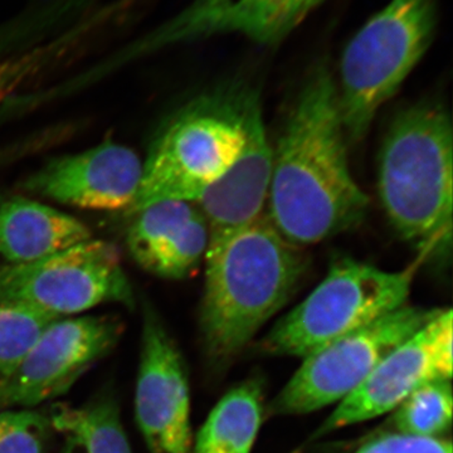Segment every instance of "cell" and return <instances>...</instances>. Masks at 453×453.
Listing matches in <instances>:
<instances>
[{
    "instance_id": "obj_11",
    "label": "cell",
    "mask_w": 453,
    "mask_h": 453,
    "mask_svg": "<svg viewBox=\"0 0 453 453\" xmlns=\"http://www.w3.org/2000/svg\"><path fill=\"white\" fill-rule=\"evenodd\" d=\"M136 419L151 453H192L189 386L183 359L153 310H145Z\"/></svg>"
},
{
    "instance_id": "obj_4",
    "label": "cell",
    "mask_w": 453,
    "mask_h": 453,
    "mask_svg": "<svg viewBox=\"0 0 453 453\" xmlns=\"http://www.w3.org/2000/svg\"><path fill=\"white\" fill-rule=\"evenodd\" d=\"M251 86L232 82L196 98L173 119L142 163L129 211L157 202H196L234 162L243 145V112Z\"/></svg>"
},
{
    "instance_id": "obj_9",
    "label": "cell",
    "mask_w": 453,
    "mask_h": 453,
    "mask_svg": "<svg viewBox=\"0 0 453 453\" xmlns=\"http://www.w3.org/2000/svg\"><path fill=\"white\" fill-rule=\"evenodd\" d=\"M120 332L118 321L104 316L57 319L19 365L0 377V411L28 410L64 395L111 350Z\"/></svg>"
},
{
    "instance_id": "obj_1",
    "label": "cell",
    "mask_w": 453,
    "mask_h": 453,
    "mask_svg": "<svg viewBox=\"0 0 453 453\" xmlns=\"http://www.w3.org/2000/svg\"><path fill=\"white\" fill-rule=\"evenodd\" d=\"M336 79L321 59L312 65L276 144L268 219L306 247L362 225L369 198L351 174Z\"/></svg>"
},
{
    "instance_id": "obj_22",
    "label": "cell",
    "mask_w": 453,
    "mask_h": 453,
    "mask_svg": "<svg viewBox=\"0 0 453 453\" xmlns=\"http://www.w3.org/2000/svg\"><path fill=\"white\" fill-rule=\"evenodd\" d=\"M357 453H452V445L442 438L393 434L366 443Z\"/></svg>"
},
{
    "instance_id": "obj_20",
    "label": "cell",
    "mask_w": 453,
    "mask_h": 453,
    "mask_svg": "<svg viewBox=\"0 0 453 453\" xmlns=\"http://www.w3.org/2000/svg\"><path fill=\"white\" fill-rule=\"evenodd\" d=\"M57 319L27 306L0 303V377L19 365Z\"/></svg>"
},
{
    "instance_id": "obj_13",
    "label": "cell",
    "mask_w": 453,
    "mask_h": 453,
    "mask_svg": "<svg viewBox=\"0 0 453 453\" xmlns=\"http://www.w3.org/2000/svg\"><path fill=\"white\" fill-rule=\"evenodd\" d=\"M326 0H192L146 40L149 50L240 35L259 46L285 41Z\"/></svg>"
},
{
    "instance_id": "obj_16",
    "label": "cell",
    "mask_w": 453,
    "mask_h": 453,
    "mask_svg": "<svg viewBox=\"0 0 453 453\" xmlns=\"http://www.w3.org/2000/svg\"><path fill=\"white\" fill-rule=\"evenodd\" d=\"M92 240L88 226L70 214L25 196L0 202V256L29 264Z\"/></svg>"
},
{
    "instance_id": "obj_14",
    "label": "cell",
    "mask_w": 453,
    "mask_h": 453,
    "mask_svg": "<svg viewBox=\"0 0 453 453\" xmlns=\"http://www.w3.org/2000/svg\"><path fill=\"white\" fill-rule=\"evenodd\" d=\"M142 175V162L133 149L107 142L52 160L26 181V188L83 210L129 211Z\"/></svg>"
},
{
    "instance_id": "obj_19",
    "label": "cell",
    "mask_w": 453,
    "mask_h": 453,
    "mask_svg": "<svg viewBox=\"0 0 453 453\" xmlns=\"http://www.w3.org/2000/svg\"><path fill=\"white\" fill-rule=\"evenodd\" d=\"M451 380L429 381L395 410L392 427L404 436L438 438L452 423Z\"/></svg>"
},
{
    "instance_id": "obj_5",
    "label": "cell",
    "mask_w": 453,
    "mask_h": 453,
    "mask_svg": "<svg viewBox=\"0 0 453 453\" xmlns=\"http://www.w3.org/2000/svg\"><path fill=\"white\" fill-rule=\"evenodd\" d=\"M438 0H389L349 41L339 65V107L349 145L421 62L436 33Z\"/></svg>"
},
{
    "instance_id": "obj_10",
    "label": "cell",
    "mask_w": 453,
    "mask_h": 453,
    "mask_svg": "<svg viewBox=\"0 0 453 453\" xmlns=\"http://www.w3.org/2000/svg\"><path fill=\"white\" fill-rule=\"evenodd\" d=\"M453 312L441 309L422 329L384 357L368 380L340 402L318 436L395 411L425 384L451 380Z\"/></svg>"
},
{
    "instance_id": "obj_2",
    "label": "cell",
    "mask_w": 453,
    "mask_h": 453,
    "mask_svg": "<svg viewBox=\"0 0 453 453\" xmlns=\"http://www.w3.org/2000/svg\"><path fill=\"white\" fill-rule=\"evenodd\" d=\"M378 196L390 226L422 264L449 265L453 130L441 104L418 103L395 116L378 160Z\"/></svg>"
},
{
    "instance_id": "obj_21",
    "label": "cell",
    "mask_w": 453,
    "mask_h": 453,
    "mask_svg": "<svg viewBox=\"0 0 453 453\" xmlns=\"http://www.w3.org/2000/svg\"><path fill=\"white\" fill-rule=\"evenodd\" d=\"M49 427V418L35 411H0V453H43Z\"/></svg>"
},
{
    "instance_id": "obj_3",
    "label": "cell",
    "mask_w": 453,
    "mask_h": 453,
    "mask_svg": "<svg viewBox=\"0 0 453 453\" xmlns=\"http://www.w3.org/2000/svg\"><path fill=\"white\" fill-rule=\"evenodd\" d=\"M201 325L208 354L226 363L288 303L305 275L303 249L259 219L205 253Z\"/></svg>"
},
{
    "instance_id": "obj_12",
    "label": "cell",
    "mask_w": 453,
    "mask_h": 453,
    "mask_svg": "<svg viewBox=\"0 0 453 453\" xmlns=\"http://www.w3.org/2000/svg\"><path fill=\"white\" fill-rule=\"evenodd\" d=\"M243 130L240 154L196 202L210 231L208 250L216 249L255 222L267 204L273 145L268 138L259 92L252 86L244 103Z\"/></svg>"
},
{
    "instance_id": "obj_6",
    "label": "cell",
    "mask_w": 453,
    "mask_h": 453,
    "mask_svg": "<svg viewBox=\"0 0 453 453\" xmlns=\"http://www.w3.org/2000/svg\"><path fill=\"white\" fill-rule=\"evenodd\" d=\"M422 265L417 258L404 270L386 271L353 258L338 259L311 294L268 333L264 350L306 357L403 308Z\"/></svg>"
},
{
    "instance_id": "obj_23",
    "label": "cell",
    "mask_w": 453,
    "mask_h": 453,
    "mask_svg": "<svg viewBox=\"0 0 453 453\" xmlns=\"http://www.w3.org/2000/svg\"><path fill=\"white\" fill-rule=\"evenodd\" d=\"M44 59L43 53L40 52L0 62V105L40 73Z\"/></svg>"
},
{
    "instance_id": "obj_15",
    "label": "cell",
    "mask_w": 453,
    "mask_h": 453,
    "mask_svg": "<svg viewBox=\"0 0 453 453\" xmlns=\"http://www.w3.org/2000/svg\"><path fill=\"white\" fill-rule=\"evenodd\" d=\"M207 222L196 202L164 201L136 211L127 234L133 258L149 273L184 279L204 259Z\"/></svg>"
},
{
    "instance_id": "obj_8",
    "label": "cell",
    "mask_w": 453,
    "mask_h": 453,
    "mask_svg": "<svg viewBox=\"0 0 453 453\" xmlns=\"http://www.w3.org/2000/svg\"><path fill=\"white\" fill-rule=\"evenodd\" d=\"M0 303L61 319L105 303L131 306L134 296L115 244L89 240L40 261L0 264Z\"/></svg>"
},
{
    "instance_id": "obj_18",
    "label": "cell",
    "mask_w": 453,
    "mask_h": 453,
    "mask_svg": "<svg viewBox=\"0 0 453 453\" xmlns=\"http://www.w3.org/2000/svg\"><path fill=\"white\" fill-rule=\"evenodd\" d=\"M49 421L64 438L65 453H133L111 399L80 408L57 405Z\"/></svg>"
},
{
    "instance_id": "obj_7",
    "label": "cell",
    "mask_w": 453,
    "mask_h": 453,
    "mask_svg": "<svg viewBox=\"0 0 453 453\" xmlns=\"http://www.w3.org/2000/svg\"><path fill=\"white\" fill-rule=\"evenodd\" d=\"M441 311L404 305L369 326L342 336L303 357L294 377L273 399L270 412L295 416L344 401L405 340Z\"/></svg>"
},
{
    "instance_id": "obj_17",
    "label": "cell",
    "mask_w": 453,
    "mask_h": 453,
    "mask_svg": "<svg viewBox=\"0 0 453 453\" xmlns=\"http://www.w3.org/2000/svg\"><path fill=\"white\" fill-rule=\"evenodd\" d=\"M261 423V386L246 381L229 390L211 410L192 453H250Z\"/></svg>"
}]
</instances>
